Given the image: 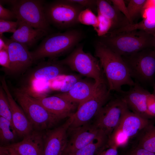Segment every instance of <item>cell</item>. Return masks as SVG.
Segmentation results:
<instances>
[{"mask_svg":"<svg viewBox=\"0 0 155 155\" xmlns=\"http://www.w3.org/2000/svg\"><path fill=\"white\" fill-rule=\"evenodd\" d=\"M95 55L98 59L110 91L120 93L122 86L131 87L135 84V82L121 56L99 41L96 44Z\"/></svg>","mask_w":155,"mask_h":155,"instance_id":"cell-1","label":"cell"},{"mask_svg":"<svg viewBox=\"0 0 155 155\" xmlns=\"http://www.w3.org/2000/svg\"><path fill=\"white\" fill-rule=\"evenodd\" d=\"M83 36L82 32L75 29L48 34L37 47L30 52L34 63L46 58L52 59L71 49Z\"/></svg>","mask_w":155,"mask_h":155,"instance_id":"cell-2","label":"cell"},{"mask_svg":"<svg viewBox=\"0 0 155 155\" xmlns=\"http://www.w3.org/2000/svg\"><path fill=\"white\" fill-rule=\"evenodd\" d=\"M153 36L141 30L101 37L100 42L121 56H126L153 46Z\"/></svg>","mask_w":155,"mask_h":155,"instance_id":"cell-3","label":"cell"},{"mask_svg":"<svg viewBox=\"0 0 155 155\" xmlns=\"http://www.w3.org/2000/svg\"><path fill=\"white\" fill-rule=\"evenodd\" d=\"M13 94L34 130L43 131L61 120L48 112L34 97L24 90L15 89Z\"/></svg>","mask_w":155,"mask_h":155,"instance_id":"cell-4","label":"cell"},{"mask_svg":"<svg viewBox=\"0 0 155 155\" xmlns=\"http://www.w3.org/2000/svg\"><path fill=\"white\" fill-rule=\"evenodd\" d=\"M59 62L82 75L93 79L97 85L106 82L98 60L90 53L85 52L82 45L78 46Z\"/></svg>","mask_w":155,"mask_h":155,"instance_id":"cell-5","label":"cell"},{"mask_svg":"<svg viewBox=\"0 0 155 155\" xmlns=\"http://www.w3.org/2000/svg\"><path fill=\"white\" fill-rule=\"evenodd\" d=\"M12 5L17 20L25 22L34 28L49 32L50 25L44 12L45 1L42 0H1Z\"/></svg>","mask_w":155,"mask_h":155,"instance_id":"cell-6","label":"cell"},{"mask_svg":"<svg viewBox=\"0 0 155 155\" xmlns=\"http://www.w3.org/2000/svg\"><path fill=\"white\" fill-rule=\"evenodd\" d=\"M84 7L68 0H56L44 5V12L49 24L63 29L79 23L78 16Z\"/></svg>","mask_w":155,"mask_h":155,"instance_id":"cell-7","label":"cell"},{"mask_svg":"<svg viewBox=\"0 0 155 155\" xmlns=\"http://www.w3.org/2000/svg\"><path fill=\"white\" fill-rule=\"evenodd\" d=\"M132 78L137 83L152 82L155 75V52L146 49L129 56H121Z\"/></svg>","mask_w":155,"mask_h":155,"instance_id":"cell-8","label":"cell"},{"mask_svg":"<svg viewBox=\"0 0 155 155\" xmlns=\"http://www.w3.org/2000/svg\"><path fill=\"white\" fill-rule=\"evenodd\" d=\"M110 92L106 82L100 84L92 96L78 105L77 111L72 116L73 120L69 128H75L88 123L108 102Z\"/></svg>","mask_w":155,"mask_h":155,"instance_id":"cell-9","label":"cell"},{"mask_svg":"<svg viewBox=\"0 0 155 155\" xmlns=\"http://www.w3.org/2000/svg\"><path fill=\"white\" fill-rule=\"evenodd\" d=\"M123 99L120 97L106 103L95 117L94 124L108 137L121 122L128 109Z\"/></svg>","mask_w":155,"mask_h":155,"instance_id":"cell-10","label":"cell"},{"mask_svg":"<svg viewBox=\"0 0 155 155\" xmlns=\"http://www.w3.org/2000/svg\"><path fill=\"white\" fill-rule=\"evenodd\" d=\"M2 36L7 45L9 57L10 68L8 71L14 75L24 73L34 63L28 47L3 35Z\"/></svg>","mask_w":155,"mask_h":155,"instance_id":"cell-11","label":"cell"},{"mask_svg":"<svg viewBox=\"0 0 155 155\" xmlns=\"http://www.w3.org/2000/svg\"><path fill=\"white\" fill-rule=\"evenodd\" d=\"M72 116L59 127L44 132L43 155H62L68 142L67 132Z\"/></svg>","mask_w":155,"mask_h":155,"instance_id":"cell-12","label":"cell"},{"mask_svg":"<svg viewBox=\"0 0 155 155\" xmlns=\"http://www.w3.org/2000/svg\"><path fill=\"white\" fill-rule=\"evenodd\" d=\"M69 129L71 131V135L62 155H70L104 133L94 124L89 123L75 128H69Z\"/></svg>","mask_w":155,"mask_h":155,"instance_id":"cell-13","label":"cell"},{"mask_svg":"<svg viewBox=\"0 0 155 155\" xmlns=\"http://www.w3.org/2000/svg\"><path fill=\"white\" fill-rule=\"evenodd\" d=\"M149 92L135 82L126 91L122 90L121 96L125 101L128 109L134 113L145 118L155 117L148 110L147 104Z\"/></svg>","mask_w":155,"mask_h":155,"instance_id":"cell-14","label":"cell"},{"mask_svg":"<svg viewBox=\"0 0 155 155\" xmlns=\"http://www.w3.org/2000/svg\"><path fill=\"white\" fill-rule=\"evenodd\" d=\"M1 86L9 102L11 114V121L18 135L24 137L34 129L24 111L13 98L4 77H1Z\"/></svg>","mask_w":155,"mask_h":155,"instance_id":"cell-15","label":"cell"},{"mask_svg":"<svg viewBox=\"0 0 155 155\" xmlns=\"http://www.w3.org/2000/svg\"><path fill=\"white\" fill-rule=\"evenodd\" d=\"M34 97L48 112L61 120L72 116L78 106L55 95Z\"/></svg>","mask_w":155,"mask_h":155,"instance_id":"cell-16","label":"cell"},{"mask_svg":"<svg viewBox=\"0 0 155 155\" xmlns=\"http://www.w3.org/2000/svg\"><path fill=\"white\" fill-rule=\"evenodd\" d=\"M44 133L34 130L24 136L22 141L7 146L20 155H43Z\"/></svg>","mask_w":155,"mask_h":155,"instance_id":"cell-17","label":"cell"},{"mask_svg":"<svg viewBox=\"0 0 155 155\" xmlns=\"http://www.w3.org/2000/svg\"><path fill=\"white\" fill-rule=\"evenodd\" d=\"M99 85L95 81L80 80L68 92L55 95L78 105L92 96Z\"/></svg>","mask_w":155,"mask_h":155,"instance_id":"cell-18","label":"cell"},{"mask_svg":"<svg viewBox=\"0 0 155 155\" xmlns=\"http://www.w3.org/2000/svg\"><path fill=\"white\" fill-rule=\"evenodd\" d=\"M149 123L148 119L134 113L128 109L115 129L129 139L140 133L149 126Z\"/></svg>","mask_w":155,"mask_h":155,"instance_id":"cell-19","label":"cell"},{"mask_svg":"<svg viewBox=\"0 0 155 155\" xmlns=\"http://www.w3.org/2000/svg\"><path fill=\"white\" fill-rule=\"evenodd\" d=\"M18 21V27L10 39L28 48L34 46L40 40L49 34L46 31L35 28L25 22Z\"/></svg>","mask_w":155,"mask_h":155,"instance_id":"cell-20","label":"cell"},{"mask_svg":"<svg viewBox=\"0 0 155 155\" xmlns=\"http://www.w3.org/2000/svg\"><path fill=\"white\" fill-rule=\"evenodd\" d=\"M63 65L58 61L50 60L40 63L29 75L30 81H47L52 80L63 73Z\"/></svg>","mask_w":155,"mask_h":155,"instance_id":"cell-21","label":"cell"},{"mask_svg":"<svg viewBox=\"0 0 155 155\" xmlns=\"http://www.w3.org/2000/svg\"><path fill=\"white\" fill-rule=\"evenodd\" d=\"M97 12L110 20L112 22L113 30L124 27L130 24L128 19L121 12L107 1L96 0Z\"/></svg>","mask_w":155,"mask_h":155,"instance_id":"cell-22","label":"cell"},{"mask_svg":"<svg viewBox=\"0 0 155 155\" xmlns=\"http://www.w3.org/2000/svg\"><path fill=\"white\" fill-rule=\"evenodd\" d=\"M108 139V137L102 133L85 147L70 155H97L107 144Z\"/></svg>","mask_w":155,"mask_h":155,"instance_id":"cell-23","label":"cell"},{"mask_svg":"<svg viewBox=\"0 0 155 155\" xmlns=\"http://www.w3.org/2000/svg\"><path fill=\"white\" fill-rule=\"evenodd\" d=\"M18 135L12 122L0 116V140L1 143H7L14 140Z\"/></svg>","mask_w":155,"mask_h":155,"instance_id":"cell-24","label":"cell"},{"mask_svg":"<svg viewBox=\"0 0 155 155\" xmlns=\"http://www.w3.org/2000/svg\"><path fill=\"white\" fill-rule=\"evenodd\" d=\"M149 126L142 131L143 133L137 147L155 153V127H149Z\"/></svg>","mask_w":155,"mask_h":155,"instance_id":"cell-25","label":"cell"},{"mask_svg":"<svg viewBox=\"0 0 155 155\" xmlns=\"http://www.w3.org/2000/svg\"><path fill=\"white\" fill-rule=\"evenodd\" d=\"M146 0H131L129 1L127 8L131 21L133 24V21L139 16H142Z\"/></svg>","mask_w":155,"mask_h":155,"instance_id":"cell-26","label":"cell"},{"mask_svg":"<svg viewBox=\"0 0 155 155\" xmlns=\"http://www.w3.org/2000/svg\"><path fill=\"white\" fill-rule=\"evenodd\" d=\"M79 23L87 25H91L93 28L96 26L98 23L97 16L91 9L86 8L82 11L78 17Z\"/></svg>","mask_w":155,"mask_h":155,"instance_id":"cell-27","label":"cell"},{"mask_svg":"<svg viewBox=\"0 0 155 155\" xmlns=\"http://www.w3.org/2000/svg\"><path fill=\"white\" fill-rule=\"evenodd\" d=\"M0 116L12 122L10 106L6 94L1 86L0 88Z\"/></svg>","mask_w":155,"mask_h":155,"instance_id":"cell-28","label":"cell"},{"mask_svg":"<svg viewBox=\"0 0 155 155\" xmlns=\"http://www.w3.org/2000/svg\"><path fill=\"white\" fill-rule=\"evenodd\" d=\"M97 16L98 23V25L94 27V29L97 33V35L102 37L106 34L109 30L112 28V23L109 19L97 12Z\"/></svg>","mask_w":155,"mask_h":155,"instance_id":"cell-29","label":"cell"},{"mask_svg":"<svg viewBox=\"0 0 155 155\" xmlns=\"http://www.w3.org/2000/svg\"><path fill=\"white\" fill-rule=\"evenodd\" d=\"M19 22L5 21L0 20V35H3L4 32L13 33L18 28Z\"/></svg>","mask_w":155,"mask_h":155,"instance_id":"cell-30","label":"cell"},{"mask_svg":"<svg viewBox=\"0 0 155 155\" xmlns=\"http://www.w3.org/2000/svg\"><path fill=\"white\" fill-rule=\"evenodd\" d=\"M80 80V77L76 75H67L64 79L60 90L62 93L68 92Z\"/></svg>","mask_w":155,"mask_h":155,"instance_id":"cell-31","label":"cell"},{"mask_svg":"<svg viewBox=\"0 0 155 155\" xmlns=\"http://www.w3.org/2000/svg\"><path fill=\"white\" fill-rule=\"evenodd\" d=\"M110 1L112 2L113 6L125 16L130 24H131L127 7L125 5L124 1L123 0H111Z\"/></svg>","mask_w":155,"mask_h":155,"instance_id":"cell-32","label":"cell"},{"mask_svg":"<svg viewBox=\"0 0 155 155\" xmlns=\"http://www.w3.org/2000/svg\"><path fill=\"white\" fill-rule=\"evenodd\" d=\"M15 19L16 18L14 12L5 8L0 3V20L12 21Z\"/></svg>","mask_w":155,"mask_h":155,"instance_id":"cell-33","label":"cell"},{"mask_svg":"<svg viewBox=\"0 0 155 155\" xmlns=\"http://www.w3.org/2000/svg\"><path fill=\"white\" fill-rule=\"evenodd\" d=\"M0 65L7 71L9 69L10 59L7 47L0 50Z\"/></svg>","mask_w":155,"mask_h":155,"instance_id":"cell-34","label":"cell"},{"mask_svg":"<svg viewBox=\"0 0 155 155\" xmlns=\"http://www.w3.org/2000/svg\"><path fill=\"white\" fill-rule=\"evenodd\" d=\"M71 2L79 4L82 7L91 9L95 6H96V0H68Z\"/></svg>","mask_w":155,"mask_h":155,"instance_id":"cell-35","label":"cell"},{"mask_svg":"<svg viewBox=\"0 0 155 155\" xmlns=\"http://www.w3.org/2000/svg\"><path fill=\"white\" fill-rule=\"evenodd\" d=\"M147 104L148 111L155 117V94L149 93L147 96Z\"/></svg>","mask_w":155,"mask_h":155,"instance_id":"cell-36","label":"cell"},{"mask_svg":"<svg viewBox=\"0 0 155 155\" xmlns=\"http://www.w3.org/2000/svg\"><path fill=\"white\" fill-rule=\"evenodd\" d=\"M128 155H155V153L144 149L137 147L131 151Z\"/></svg>","mask_w":155,"mask_h":155,"instance_id":"cell-37","label":"cell"},{"mask_svg":"<svg viewBox=\"0 0 155 155\" xmlns=\"http://www.w3.org/2000/svg\"><path fill=\"white\" fill-rule=\"evenodd\" d=\"M0 155H20L14 149L7 146L0 147Z\"/></svg>","mask_w":155,"mask_h":155,"instance_id":"cell-38","label":"cell"},{"mask_svg":"<svg viewBox=\"0 0 155 155\" xmlns=\"http://www.w3.org/2000/svg\"><path fill=\"white\" fill-rule=\"evenodd\" d=\"M117 148L115 147H110L104 150H102L97 155H118Z\"/></svg>","mask_w":155,"mask_h":155,"instance_id":"cell-39","label":"cell"},{"mask_svg":"<svg viewBox=\"0 0 155 155\" xmlns=\"http://www.w3.org/2000/svg\"><path fill=\"white\" fill-rule=\"evenodd\" d=\"M150 7L155 8V0H147L144 6V10Z\"/></svg>","mask_w":155,"mask_h":155,"instance_id":"cell-40","label":"cell"},{"mask_svg":"<svg viewBox=\"0 0 155 155\" xmlns=\"http://www.w3.org/2000/svg\"><path fill=\"white\" fill-rule=\"evenodd\" d=\"M7 47V45L2 36H0V50Z\"/></svg>","mask_w":155,"mask_h":155,"instance_id":"cell-41","label":"cell"},{"mask_svg":"<svg viewBox=\"0 0 155 155\" xmlns=\"http://www.w3.org/2000/svg\"><path fill=\"white\" fill-rule=\"evenodd\" d=\"M153 46L154 47V51L155 52V33L153 35Z\"/></svg>","mask_w":155,"mask_h":155,"instance_id":"cell-42","label":"cell"},{"mask_svg":"<svg viewBox=\"0 0 155 155\" xmlns=\"http://www.w3.org/2000/svg\"><path fill=\"white\" fill-rule=\"evenodd\" d=\"M154 94H155V84L154 85Z\"/></svg>","mask_w":155,"mask_h":155,"instance_id":"cell-43","label":"cell"}]
</instances>
